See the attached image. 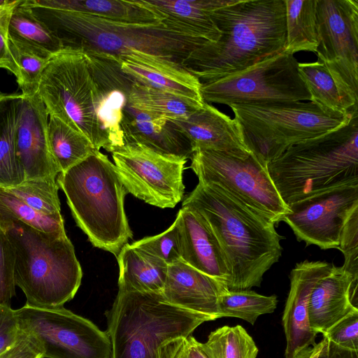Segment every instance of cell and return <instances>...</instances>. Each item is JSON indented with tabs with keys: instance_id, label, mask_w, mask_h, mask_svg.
<instances>
[{
	"instance_id": "1",
	"label": "cell",
	"mask_w": 358,
	"mask_h": 358,
	"mask_svg": "<svg viewBox=\"0 0 358 358\" xmlns=\"http://www.w3.org/2000/svg\"><path fill=\"white\" fill-rule=\"evenodd\" d=\"M212 19L221 37L196 48L181 64L201 83L245 69L286 48L285 0H231L215 10Z\"/></svg>"
},
{
	"instance_id": "2",
	"label": "cell",
	"mask_w": 358,
	"mask_h": 358,
	"mask_svg": "<svg viewBox=\"0 0 358 358\" xmlns=\"http://www.w3.org/2000/svg\"><path fill=\"white\" fill-rule=\"evenodd\" d=\"M182 207L199 213L217 238L230 271L227 289L259 287L282 251L275 224L220 187L201 182Z\"/></svg>"
},
{
	"instance_id": "3",
	"label": "cell",
	"mask_w": 358,
	"mask_h": 358,
	"mask_svg": "<svg viewBox=\"0 0 358 358\" xmlns=\"http://www.w3.org/2000/svg\"><path fill=\"white\" fill-rule=\"evenodd\" d=\"M24 4L60 41L63 48L93 51L117 58L141 51L181 65L192 51L208 41L192 28L169 17L157 24H133L49 8L34 0H24Z\"/></svg>"
},
{
	"instance_id": "4",
	"label": "cell",
	"mask_w": 358,
	"mask_h": 358,
	"mask_svg": "<svg viewBox=\"0 0 358 358\" xmlns=\"http://www.w3.org/2000/svg\"><path fill=\"white\" fill-rule=\"evenodd\" d=\"M267 169L287 206L330 188L358 183V110L345 124L291 145Z\"/></svg>"
},
{
	"instance_id": "5",
	"label": "cell",
	"mask_w": 358,
	"mask_h": 358,
	"mask_svg": "<svg viewBox=\"0 0 358 358\" xmlns=\"http://www.w3.org/2000/svg\"><path fill=\"white\" fill-rule=\"evenodd\" d=\"M106 315L112 358H169L200 324L215 320L169 303L162 293L121 290Z\"/></svg>"
},
{
	"instance_id": "6",
	"label": "cell",
	"mask_w": 358,
	"mask_h": 358,
	"mask_svg": "<svg viewBox=\"0 0 358 358\" xmlns=\"http://www.w3.org/2000/svg\"><path fill=\"white\" fill-rule=\"evenodd\" d=\"M56 180L90 243L117 257L133 234L124 208L127 192L115 164L96 150Z\"/></svg>"
},
{
	"instance_id": "7",
	"label": "cell",
	"mask_w": 358,
	"mask_h": 358,
	"mask_svg": "<svg viewBox=\"0 0 358 358\" xmlns=\"http://www.w3.org/2000/svg\"><path fill=\"white\" fill-rule=\"evenodd\" d=\"M1 229L14 250L15 284L27 305L56 308L74 297L83 271L66 234L44 232L18 221Z\"/></svg>"
},
{
	"instance_id": "8",
	"label": "cell",
	"mask_w": 358,
	"mask_h": 358,
	"mask_svg": "<svg viewBox=\"0 0 358 358\" xmlns=\"http://www.w3.org/2000/svg\"><path fill=\"white\" fill-rule=\"evenodd\" d=\"M243 130L250 153L266 165L299 142L348 123V114L327 111L313 101H267L229 106Z\"/></svg>"
},
{
	"instance_id": "9",
	"label": "cell",
	"mask_w": 358,
	"mask_h": 358,
	"mask_svg": "<svg viewBox=\"0 0 358 358\" xmlns=\"http://www.w3.org/2000/svg\"><path fill=\"white\" fill-rule=\"evenodd\" d=\"M93 88L85 53L65 48L48 61L36 94L49 116L58 117L85 134L96 150L110 152L99 124Z\"/></svg>"
},
{
	"instance_id": "10",
	"label": "cell",
	"mask_w": 358,
	"mask_h": 358,
	"mask_svg": "<svg viewBox=\"0 0 358 358\" xmlns=\"http://www.w3.org/2000/svg\"><path fill=\"white\" fill-rule=\"evenodd\" d=\"M190 168L199 182L215 185L278 224L289 213L267 166L251 154L245 159L213 150H198Z\"/></svg>"
},
{
	"instance_id": "11",
	"label": "cell",
	"mask_w": 358,
	"mask_h": 358,
	"mask_svg": "<svg viewBox=\"0 0 358 358\" xmlns=\"http://www.w3.org/2000/svg\"><path fill=\"white\" fill-rule=\"evenodd\" d=\"M299 62L285 50L222 78L201 83L206 103H234L310 101L298 69Z\"/></svg>"
},
{
	"instance_id": "12",
	"label": "cell",
	"mask_w": 358,
	"mask_h": 358,
	"mask_svg": "<svg viewBox=\"0 0 358 358\" xmlns=\"http://www.w3.org/2000/svg\"><path fill=\"white\" fill-rule=\"evenodd\" d=\"M317 61L351 110L358 101V0H316Z\"/></svg>"
},
{
	"instance_id": "13",
	"label": "cell",
	"mask_w": 358,
	"mask_h": 358,
	"mask_svg": "<svg viewBox=\"0 0 358 358\" xmlns=\"http://www.w3.org/2000/svg\"><path fill=\"white\" fill-rule=\"evenodd\" d=\"M15 313L21 330L36 338L43 358H112L107 332L63 306L41 308L25 304Z\"/></svg>"
},
{
	"instance_id": "14",
	"label": "cell",
	"mask_w": 358,
	"mask_h": 358,
	"mask_svg": "<svg viewBox=\"0 0 358 358\" xmlns=\"http://www.w3.org/2000/svg\"><path fill=\"white\" fill-rule=\"evenodd\" d=\"M111 153L127 193L161 208H173L182 200L187 159L138 143L124 144Z\"/></svg>"
},
{
	"instance_id": "15",
	"label": "cell",
	"mask_w": 358,
	"mask_h": 358,
	"mask_svg": "<svg viewBox=\"0 0 358 358\" xmlns=\"http://www.w3.org/2000/svg\"><path fill=\"white\" fill-rule=\"evenodd\" d=\"M282 221L299 241L322 250L338 249L343 229L358 208V183L330 188L297 201L289 206Z\"/></svg>"
},
{
	"instance_id": "16",
	"label": "cell",
	"mask_w": 358,
	"mask_h": 358,
	"mask_svg": "<svg viewBox=\"0 0 358 358\" xmlns=\"http://www.w3.org/2000/svg\"><path fill=\"white\" fill-rule=\"evenodd\" d=\"M83 52L92 78L99 124L110 152H113L124 145L121 123L124 110L129 103L134 80L122 70L117 57L93 51Z\"/></svg>"
},
{
	"instance_id": "17",
	"label": "cell",
	"mask_w": 358,
	"mask_h": 358,
	"mask_svg": "<svg viewBox=\"0 0 358 358\" xmlns=\"http://www.w3.org/2000/svg\"><path fill=\"white\" fill-rule=\"evenodd\" d=\"M48 115L37 94L22 95L18 104L15 145L24 180L57 178L60 173L48 146Z\"/></svg>"
},
{
	"instance_id": "18",
	"label": "cell",
	"mask_w": 358,
	"mask_h": 358,
	"mask_svg": "<svg viewBox=\"0 0 358 358\" xmlns=\"http://www.w3.org/2000/svg\"><path fill=\"white\" fill-rule=\"evenodd\" d=\"M333 264L324 261H308L296 264L290 273V289L282 322L286 337L285 358H295L299 353L316 344L315 333L309 320V300L316 282Z\"/></svg>"
},
{
	"instance_id": "19",
	"label": "cell",
	"mask_w": 358,
	"mask_h": 358,
	"mask_svg": "<svg viewBox=\"0 0 358 358\" xmlns=\"http://www.w3.org/2000/svg\"><path fill=\"white\" fill-rule=\"evenodd\" d=\"M171 121L189 141L194 152L213 150L242 159L250 155L238 121L208 103L185 120Z\"/></svg>"
},
{
	"instance_id": "20",
	"label": "cell",
	"mask_w": 358,
	"mask_h": 358,
	"mask_svg": "<svg viewBox=\"0 0 358 358\" xmlns=\"http://www.w3.org/2000/svg\"><path fill=\"white\" fill-rule=\"evenodd\" d=\"M118 59L122 70L135 81L191 102L204 103L201 82L180 64L141 51Z\"/></svg>"
},
{
	"instance_id": "21",
	"label": "cell",
	"mask_w": 358,
	"mask_h": 358,
	"mask_svg": "<svg viewBox=\"0 0 358 358\" xmlns=\"http://www.w3.org/2000/svg\"><path fill=\"white\" fill-rule=\"evenodd\" d=\"M357 281L343 266L333 264L312 289L309 320L312 329L324 334L349 314L358 312Z\"/></svg>"
},
{
	"instance_id": "22",
	"label": "cell",
	"mask_w": 358,
	"mask_h": 358,
	"mask_svg": "<svg viewBox=\"0 0 358 358\" xmlns=\"http://www.w3.org/2000/svg\"><path fill=\"white\" fill-rule=\"evenodd\" d=\"M228 289L225 283L178 261L168 265L162 292L170 303L197 313L219 318V296Z\"/></svg>"
},
{
	"instance_id": "23",
	"label": "cell",
	"mask_w": 358,
	"mask_h": 358,
	"mask_svg": "<svg viewBox=\"0 0 358 358\" xmlns=\"http://www.w3.org/2000/svg\"><path fill=\"white\" fill-rule=\"evenodd\" d=\"M180 216L181 261L227 284L230 271L219 242L203 217L182 207ZM227 286V285H226Z\"/></svg>"
},
{
	"instance_id": "24",
	"label": "cell",
	"mask_w": 358,
	"mask_h": 358,
	"mask_svg": "<svg viewBox=\"0 0 358 358\" xmlns=\"http://www.w3.org/2000/svg\"><path fill=\"white\" fill-rule=\"evenodd\" d=\"M124 145L138 143L160 154L187 159L194 151L189 141L170 120L133 107L123 112Z\"/></svg>"
},
{
	"instance_id": "25",
	"label": "cell",
	"mask_w": 358,
	"mask_h": 358,
	"mask_svg": "<svg viewBox=\"0 0 358 358\" xmlns=\"http://www.w3.org/2000/svg\"><path fill=\"white\" fill-rule=\"evenodd\" d=\"M41 6L78 12L113 22L157 24L166 15L147 0H34Z\"/></svg>"
},
{
	"instance_id": "26",
	"label": "cell",
	"mask_w": 358,
	"mask_h": 358,
	"mask_svg": "<svg viewBox=\"0 0 358 358\" xmlns=\"http://www.w3.org/2000/svg\"><path fill=\"white\" fill-rule=\"evenodd\" d=\"M119 290L162 293L168 265L144 250L126 243L117 256Z\"/></svg>"
},
{
	"instance_id": "27",
	"label": "cell",
	"mask_w": 358,
	"mask_h": 358,
	"mask_svg": "<svg viewBox=\"0 0 358 358\" xmlns=\"http://www.w3.org/2000/svg\"><path fill=\"white\" fill-rule=\"evenodd\" d=\"M166 17L196 31L204 39L217 42L221 31L212 19L213 12L231 0H147Z\"/></svg>"
},
{
	"instance_id": "28",
	"label": "cell",
	"mask_w": 358,
	"mask_h": 358,
	"mask_svg": "<svg viewBox=\"0 0 358 358\" xmlns=\"http://www.w3.org/2000/svg\"><path fill=\"white\" fill-rule=\"evenodd\" d=\"M22 94H7L0 100V187L16 186L24 180L15 152V136Z\"/></svg>"
},
{
	"instance_id": "29",
	"label": "cell",
	"mask_w": 358,
	"mask_h": 358,
	"mask_svg": "<svg viewBox=\"0 0 358 358\" xmlns=\"http://www.w3.org/2000/svg\"><path fill=\"white\" fill-rule=\"evenodd\" d=\"M8 38L50 59L63 49L60 41L24 4V0L12 12Z\"/></svg>"
},
{
	"instance_id": "30",
	"label": "cell",
	"mask_w": 358,
	"mask_h": 358,
	"mask_svg": "<svg viewBox=\"0 0 358 358\" xmlns=\"http://www.w3.org/2000/svg\"><path fill=\"white\" fill-rule=\"evenodd\" d=\"M48 142L60 173L80 163L96 150L90 139L55 116H49Z\"/></svg>"
},
{
	"instance_id": "31",
	"label": "cell",
	"mask_w": 358,
	"mask_h": 358,
	"mask_svg": "<svg viewBox=\"0 0 358 358\" xmlns=\"http://www.w3.org/2000/svg\"><path fill=\"white\" fill-rule=\"evenodd\" d=\"M287 45L285 50L316 52V0H285Z\"/></svg>"
},
{
	"instance_id": "32",
	"label": "cell",
	"mask_w": 358,
	"mask_h": 358,
	"mask_svg": "<svg viewBox=\"0 0 358 358\" xmlns=\"http://www.w3.org/2000/svg\"><path fill=\"white\" fill-rule=\"evenodd\" d=\"M129 103L134 108L170 120H185L203 107L171 94L134 81Z\"/></svg>"
},
{
	"instance_id": "33",
	"label": "cell",
	"mask_w": 358,
	"mask_h": 358,
	"mask_svg": "<svg viewBox=\"0 0 358 358\" xmlns=\"http://www.w3.org/2000/svg\"><path fill=\"white\" fill-rule=\"evenodd\" d=\"M298 69L310 94V101L335 113L345 115L352 110L348 108L329 71L322 62H299Z\"/></svg>"
},
{
	"instance_id": "34",
	"label": "cell",
	"mask_w": 358,
	"mask_h": 358,
	"mask_svg": "<svg viewBox=\"0 0 358 358\" xmlns=\"http://www.w3.org/2000/svg\"><path fill=\"white\" fill-rule=\"evenodd\" d=\"M277 303L275 295L264 296L251 289H226L217 301L219 318L237 317L253 325L260 315L273 313Z\"/></svg>"
},
{
	"instance_id": "35",
	"label": "cell",
	"mask_w": 358,
	"mask_h": 358,
	"mask_svg": "<svg viewBox=\"0 0 358 358\" xmlns=\"http://www.w3.org/2000/svg\"><path fill=\"white\" fill-rule=\"evenodd\" d=\"M201 348L208 358H257L259 352L253 338L241 325L215 329Z\"/></svg>"
},
{
	"instance_id": "36",
	"label": "cell",
	"mask_w": 358,
	"mask_h": 358,
	"mask_svg": "<svg viewBox=\"0 0 358 358\" xmlns=\"http://www.w3.org/2000/svg\"><path fill=\"white\" fill-rule=\"evenodd\" d=\"M13 221L47 233L66 234L62 214H41L7 189L0 187V227Z\"/></svg>"
},
{
	"instance_id": "37",
	"label": "cell",
	"mask_w": 358,
	"mask_h": 358,
	"mask_svg": "<svg viewBox=\"0 0 358 358\" xmlns=\"http://www.w3.org/2000/svg\"><path fill=\"white\" fill-rule=\"evenodd\" d=\"M4 189L41 214L61 215L59 186L55 178L25 180L16 186Z\"/></svg>"
},
{
	"instance_id": "38",
	"label": "cell",
	"mask_w": 358,
	"mask_h": 358,
	"mask_svg": "<svg viewBox=\"0 0 358 358\" xmlns=\"http://www.w3.org/2000/svg\"><path fill=\"white\" fill-rule=\"evenodd\" d=\"M9 52L15 66V76L23 96L37 93L42 73L50 58L8 39Z\"/></svg>"
},
{
	"instance_id": "39",
	"label": "cell",
	"mask_w": 358,
	"mask_h": 358,
	"mask_svg": "<svg viewBox=\"0 0 358 358\" xmlns=\"http://www.w3.org/2000/svg\"><path fill=\"white\" fill-rule=\"evenodd\" d=\"M180 216L164 232L145 237L131 243L170 265L181 260Z\"/></svg>"
},
{
	"instance_id": "40",
	"label": "cell",
	"mask_w": 358,
	"mask_h": 358,
	"mask_svg": "<svg viewBox=\"0 0 358 358\" xmlns=\"http://www.w3.org/2000/svg\"><path fill=\"white\" fill-rule=\"evenodd\" d=\"M15 255L5 231L0 227V304L10 307L15 295Z\"/></svg>"
},
{
	"instance_id": "41",
	"label": "cell",
	"mask_w": 358,
	"mask_h": 358,
	"mask_svg": "<svg viewBox=\"0 0 358 358\" xmlns=\"http://www.w3.org/2000/svg\"><path fill=\"white\" fill-rule=\"evenodd\" d=\"M338 249L343 252V267L358 280V208L348 219L341 233Z\"/></svg>"
},
{
	"instance_id": "42",
	"label": "cell",
	"mask_w": 358,
	"mask_h": 358,
	"mask_svg": "<svg viewBox=\"0 0 358 358\" xmlns=\"http://www.w3.org/2000/svg\"><path fill=\"white\" fill-rule=\"evenodd\" d=\"M322 336L342 348L358 351V312L345 316Z\"/></svg>"
},
{
	"instance_id": "43",
	"label": "cell",
	"mask_w": 358,
	"mask_h": 358,
	"mask_svg": "<svg viewBox=\"0 0 358 358\" xmlns=\"http://www.w3.org/2000/svg\"><path fill=\"white\" fill-rule=\"evenodd\" d=\"M21 332L15 310L0 304V355L17 341Z\"/></svg>"
},
{
	"instance_id": "44",
	"label": "cell",
	"mask_w": 358,
	"mask_h": 358,
	"mask_svg": "<svg viewBox=\"0 0 358 358\" xmlns=\"http://www.w3.org/2000/svg\"><path fill=\"white\" fill-rule=\"evenodd\" d=\"M21 0L11 1L0 7V68H3L15 74V69L13 62L8 46V25L14 8Z\"/></svg>"
},
{
	"instance_id": "45",
	"label": "cell",
	"mask_w": 358,
	"mask_h": 358,
	"mask_svg": "<svg viewBox=\"0 0 358 358\" xmlns=\"http://www.w3.org/2000/svg\"><path fill=\"white\" fill-rule=\"evenodd\" d=\"M0 358H43V353L36 338L22 330L17 341L0 355Z\"/></svg>"
},
{
	"instance_id": "46",
	"label": "cell",
	"mask_w": 358,
	"mask_h": 358,
	"mask_svg": "<svg viewBox=\"0 0 358 358\" xmlns=\"http://www.w3.org/2000/svg\"><path fill=\"white\" fill-rule=\"evenodd\" d=\"M169 358H208L199 343L192 336L182 340L171 352Z\"/></svg>"
},
{
	"instance_id": "47",
	"label": "cell",
	"mask_w": 358,
	"mask_h": 358,
	"mask_svg": "<svg viewBox=\"0 0 358 358\" xmlns=\"http://www.w3.org/2000/svg\"><path fill=\"white\" fill-rule=\"evenodd\" d=\"M324 344L318 358H358V351L342 348L323 336Z\"/></svg>"
},
{
	"instance_id": "48",
	"label": "cell",
	"mask_w": 358,
	"mask_h": 358,
	"mask_svg": "<svg viewBox=\"0 0 358 358\" xmlns=\"http://www.w3.org/2000/svg\"><path fill=\"white\" fill-rule=\"evenodd\" d=\"M324 344L323 338L315 345L309 347L299 353L295 358H318Z\"/></svg>"
},
{
	"instance_id": "49",
	"label": "cell",
	"mask_w": 358,
	"mask_h": 358,
	"mask_svg": "<svg viewBox=\"0 0 358 358\" xmlns=\"http://www.w3.org/2000/svg\"><path fill=\"white\" fill-rule=\"evenodd\" d=\"M10 1V0H0V7L8 4Z\"/></svg>"
},
{
	"instance_id": "50",
	"label": "cell",
	"mask_w": 358,
	"mask_h": 358,
	"mask_svg": "<svg viewBox=\"0 0 358 358\" xmlns=\"http://www.w3.org/2000/svg\"><path fill=\"white\" fill-rule=\"evenodd\" d=\"M7 94H0V100L3 99Z\"/></svg>"
}]
</instances>
